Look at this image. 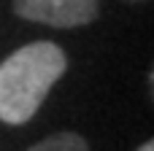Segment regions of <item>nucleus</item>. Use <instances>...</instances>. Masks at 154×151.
Masks as SVG:
<instances>
[{
	"label": "nucleus",
	"mask_w": 154,
	"mask_h": 151,
	"mask_svg": "<svg viewBox=\"0 0 154 151\" xmlns=\"http://www.w3.org/2000/svg\"><path fill=\"white\" fill-rule=\"evenodd\" d=\"M65 68L68 57L51 41H35L8 54L0 62V122H30Z\"/></svg>",
	"instance_id": "obj_1"
},
{
	"label": "nucleus",
	"mask_w": 154,
	"mask_h": 151,
	"mask_svg": "<svg viewBox=\"0 0 154 151\" xmlns=\"http://www.w3.org/2000/svg\"><path fill=\"white\" fill-rule=\"evenodd\" d=\"M14 14L49 27H81L97 19L100 0H14Z\"/></svg>",
	"instance_id": "obj_2"
},
{
	"label": "nucleus",
	"mask_w": 154,
	"mask_h": 151,
	"mask_svg": "<svg viewBox=\"0 0 154 151\" xmlns=\"http://www.w3.org/2000/svg\"><path fill=\"white\" fill-rule=\"evenodd\" d=\"M27 151H89V146L76 132H57V135H49L41 143L30 146Z\"/></svg>",
	"instance_id": "obj_3"
},
{
	"label": "nucleus",
	"mask_w": 154,
	"mask_h": 151,
	"mask_svg": "<svg viewBox=\"0 0 154 151\" xmlns=\"http://www.w3.org/2000/svg\"><path fill=\"white\" fill-rule=\"evenodd\" d=\"M135 151H154V143H152V140H146L143 146H138V149H135Z\"/></svg>",
	"instance_id": "obj_4"
}]
</instances>
